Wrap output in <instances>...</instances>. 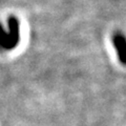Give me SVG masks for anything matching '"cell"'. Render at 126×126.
Listing matches in <instances>:
<instances>
[{
    "label": "cell",
    "mask_w": 126,
    "mask_h": 126,
    "mask_svg": "<svg viewBox=\"0 0 126 126\" xmlns=\"http://www.w3.org/2000/svg\"><path fill=\"white\" fill-rule=\"evenodd\" d=\"M9 33L4 31L0 23V49L12 50L19 44L20 41V24L15 16H10L7 19Z\"/></svg>",
    "instance_id": "cell-1"
},
{
    "label": "cell",
    "mask_w": 126,
    "mask_h": 126,
    "mask_svg": "<svg viewBox=\"0 0 126 126\" xmlns=\"http://www.w3.org/2000/svg\"><path fill=\"white\" fill-rule=\"evenodd\" d=\"M113 45H115L116 52L118 55L120 62L125 64V53H126V42L125 37L121 33H117L113 36Z\"/></svg>",
    "instance_id": "cell-2"
}]
</instances>
